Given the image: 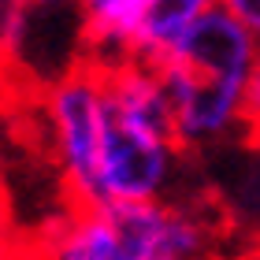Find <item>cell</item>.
I'll return each mask as SVG.
<instances>
[{"mask_svg": "<svg viewBox=\"0 0 260 260\" xmlns=\"http://www.w3.org/2000/svg\"><path fill=\"white\" fill-rule=\"evenodd\" d=\"M41 119L71 208H101L97 171H101L104 123H108L101 67L93 60H82L63 78L45 86Z\"/></svg>", "mask_w": 260, "mask_h": 260, "instance_id": "1", "label": "cell"}, {"mask_svg": "<svg viewBox=\"0 0 260 260\" xmlns=\"http://www.w3.org/2000/svg\"><path fill=\"white\" fill-rule=\"evenodd\" d=\"M108 208L138 260H227V219L201 197Z\"/></svg>", "mask_w": 260, "mask_h": 260, "instance_id": "2", "label": "cell"}, {"mask_svg": "<svg viewBox=\"0 0 260 260\" xmlns=\"http://www.w3.org/2000/svg\"><path fill=\"white\" fill-rule=\"evenodd\" d=\"M179 156L182 149L171 138H160L152 130L130 126L108 115L104 145H101V171H97L101 208L168 201Z\"/></svg>", "mask_w": 260, "mask_h": 260, "instance_id": "3", "label": "cell"}, {"mask_svg": "<svg viewBox=\"0 0 260 260\" xmlns=\"http://www.w3.org/2000/svg\"><path fill=\"white\" fill-rule=\"evenodd\" d=\"M256 60H260V41L234 19L231 4H208L205 0L201 15L193 19V26L186 30L182 45L175 49V56L168 63L186 67L201 78H212V82L242 89Z\"/></svg>", "mask_w": 260, "mask_h": 260, "instance_id": "4", "label": "cell"}, {"mask_svg": "<svg viewBox=\"0 0 260 260\" xmlns=\"http://www.w3.org/2000/svg\"><path fill=\"white\" fill-rule=\"evenodd\" d=\"M26 260H138L112 208H71L30 242Z\"/></svg>", "mask_w": 260, "mask_h": 260, "instance_id": "5", "label": "cell"}, {"mask_svg": "<svg viewBox=\"0 0 260 260\" xmlns=\"http://www.w3.org/2000/svg\"><path fill=\"white\" fill-rule=\"evenodd\" d=\"M238 134L249 149H260V60L253 63L249 78L242 86V101H238Z\"/></svg>", "mask_w": 260, "mask_h": 260, "instance_id": "6", "label": "cell"}, {"mask_svg": "<svg viewBox=\"0 0 260 260\" xmlns=\"http://www.w3.org/2000/svg\"><path fill=\"white\" fill-rule=\"evenodd\" d=\"M26 256H30V242H22L19 234L11 231L4 208H0V260H26Z\"/></svg>", "mask_w": 260, "mask_h": 260, "instance_id": "7", "label": "cell"}, {"mask_svg": "<svg viewBox=\"0 0 260 260\" xmlns=\"http://www.w3.org/2000/svg\"><path fill=\"white\" fill-rule=\"evenodd\" d=\"M231 11H234V19L260 41V0H231Z\"/></svg>", "mask_w": 260, "mask_h": 260, "instance_id": "8", "label": "cell"}]
</instances>
